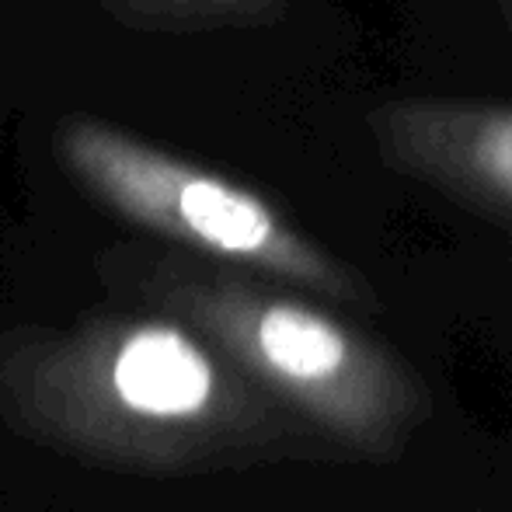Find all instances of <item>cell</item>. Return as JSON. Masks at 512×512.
I'll use <instances>...</instances> for the list:
<instances>
[{
	"label": "cell",
	"instance_id": "cell-1",
	"mask_svg": "<svg viewBox=\"0 0 512 512\" xmlns=\"http://www.w3.org/2000/svg\"><path fill=\"white\" fill-rule=\"evenodd\" d=\"M0 422L140 474H199L324 450L203 335L168 314H102L0 338Z\"/></svg>",
	"mask_w": 512,
	"mask_h": 512
},
{
	"label": "cell",
	"instance_id": "cell-2",
	"mask_svg": "<svg viewBox=\"0 0 512 512\" xmlns=\"http://www.w3.org/2000/svg\"><path fill=\"white\" fill-rule=\"evenodd\" d=\"M136 293L203 335L324 450L387 464L432 415V394L408 359L300 290L161 255L143 265Z\"/></svg>",
	"mask_w": 512,
	"mask_h": 512
},
{
	"label": "cell",
	"instance_id": "cell-3",
	"mask_svg": "<svg viewBox=\"0 0 512 512\" xmlns=\"http://www.w3.org/2000/svg\"><path fill=\"white\" fill-rule=\"evenodd\" d=\"M53 147L63 171L95 203L189 258L290 286L321 304L380 307L370 279L304 234L262 192L220 171L91 115H67L56 126Z\"/></svg>",
	"mask_w": 512,
	"mask_h": 512
},
{
	"label": "cell",
	"instance_id": "cell-4",
	"mask_svg": "<svg viewBox=\"0 0 512 512\" xmlns=\"http://www.w3.org/2000/svg\"><path fill=\"white\" fill-rule=\"evenodd\" d=\"M373 136L387 164L499 223L512 241V105L394 102L373 112Z\"/></svg>",
	"mask_w": 512,
	"mask_h": 512
},
{
	"label": "cell",
	"instance_id": "cell-5",
	"mask_svg": "<svg viewBox=\"0 0 512 512\" xmlns=\"http://www.w3.org/2000/svg\"><path fill=\"white\" fill-rule=\"evenodd\" d=\"M119 25L140 32L255 28L283 18L286 0H95Z\"/></svg>",
	"mask_w": 512,
	"mask_h": 512
},
{
	"label": "cell",
	"instance_id": "cell-6",
	"mask_svg": "<svg viewBox=\"0 0 512 512\" xmlns=\"http://www.w3.org/2000/svg\"><path fill=\"white\" fill-rule=\"evenodd\" d=\"M485 512H488V509H485Z\"/></svg>",
	"mask_w": 512,
	"mask_h": 512
}]
</instances>
